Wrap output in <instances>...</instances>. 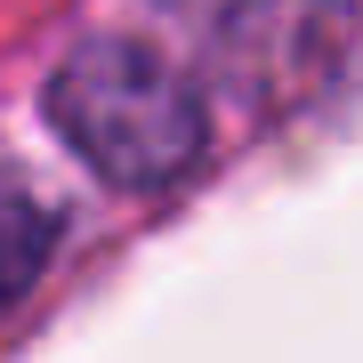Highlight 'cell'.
<instances>
[{"instance_id":"1","label":"cell","mask_w":363,"mask_h":363,"mask_svg":"<svg viewBox=\"0 0 363 363\" xmlns=\"http://www.w3.org/2000/svg\"><path fill=\"white\" fill-rule=\"evenodd\" d=\"M49 121L105 186H169L202 162V97L194 81L130 33L81 40L49 73Z\"/></svg>"}]
</instances>
